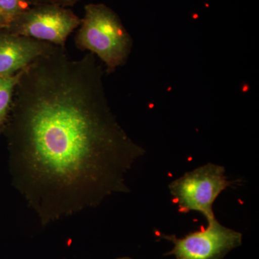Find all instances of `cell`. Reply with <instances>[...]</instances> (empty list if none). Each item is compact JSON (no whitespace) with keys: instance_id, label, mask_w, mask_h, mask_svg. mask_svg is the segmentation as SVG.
Segmentation results:
<instances>
[{"instance_id":"1","label":"cell","mask_w":259,"mask_h":259,"mask_svg":"<svg viewBox=\"0 0 259 259\" xmlns=\"http://www.w3.org/2000/svg\"><path fill=\"white\" fill-rule=\"evenodd\" d=\"M104 70L91 53L57 47L24 69L10 108L17 186L42 225L128 192L126 178L146 151L109 105Z\"/></svg>"},{"instance_id":"2","label":"cell","mask_w":259,"mask_h":259,"mask_svg":"<svg viewBox=\"0 0 259 259\" xmlns=\"http://www.w3.org/2000/svg\"><path fill=\"white\" fill-rule=\"evenodd\" d=\"M75 37L76 47L88 51L105 64L109 74L124 66L134 40L118 15L104 4H89Z\"/></svg>"},{"instance_id":"3","label":"cell","mask_w":259,"mask_h":259,"mask_svg":"<svg viewBox=\"0 0 259 259\" xmlns=\"http://www.w3.org/2000/svg\"><path fill=\"white\" fill-rule=\"evenodd\" d=\"M233 184L224 167L208 163L174 180L168 189L181 212H199L208 221L215 218L213 204Z\"/></svg>"},{"instance_id":"4","label":"cell","mask_w":259,"mask_h":259,"mask_svg":"<svg viewBox=\"0 0 259 259\" xmlns=\"http://www.w3.org/2000/svg\"><path fill=\"white\" fill-rule=\"evenodd\" d=\"M81 20L69 8L55 5H34L19 15L5 30L65 48L68 37L79 26Z\"/></svg>"},{"instance_id":"5","label":"cell","mask_w":259,"mask_h":259,"mask_svg":"<svg viewBox=\"0 0 259 259\" xmlns=\"http://www.w3.org/2000/svg\"><path fill=\"white\" fill-rule=\"evenodd\" d=\"M207 222L206 228L182 238L161 235L160 238L174 245L166 255H174L176 259H223L241 245L243 236L240 232L223 226L216 217Z\"/></svg>"},{"instance_id":"6","label":"cell","mask_w":259,"mask_h":259,"mask_svg":"<svg viewBox=\"0 0 259 259\" xmlns=\"http://www.w3.org/2000/svg\"><path fill=\"white\" fill-rule=\"evenodd\" d=\"M56 47L48 42L3 30L0 32V76L18 74Z\"/></svg>"},{"instance_id":"7","label":"cell","mask_w":259,"mask_h":259,"mask_svg":"<svg viewBox=\"0 0 259 259\" xmlns=\"http://www.w3.org/2000/svg\"><path fill=\"white\" fill-rule=\"evenodd\" d=\"M23 71L10 76H0V125L8 118L15 88Z\"/></svg>"},{"instance_id":"8","label":"cell","mask_w":259,"mask_h":259,"mask_svg":"<svg viewBox=\"0 0 259 259\" xmlns=\"http://www.w3.org/2000/svg\"><path fill=\"white\" fill-rule=\"evenodd\" d=\"M26 0H0V15L9 24L25 10L30 8Z\"/></svg>"},{"instance_id":"9","label":"cell","mask_w":259,"mask_h":259,"mask_svg":"<svg viewBox=\"0 0 259 259\" xmlns=\"http://www.w3.org/2000/svg\"><path fill=\"white\" fill-rule=\"evenodd\" d=\"M30 5H55L59 6L66 7L74 6L79 0H26Z\"/></svg>"},{"instance_id":"10","label":"cell","mask_w":259,"mask_h":259,"mask_svg":"<svg viewBox=\"0 0 259 259\" xmlns=\"http://www.w3.org/2000/svg\"><path fill=\"white\" fill-rule=\"evenodd\" d=\"M7 28H8V23L5 21V19L0 15V32L5 30Z\"/></svg>"},{"instance_id":"11","label":"cell","mask_w":259,"mask_h":259,"mask_svg":"<svg viewBox=\"0 0 259 259\" xmlns=\"http://www.w3.org/2000/svg\"><path fill=\"white\" fill-rule=\"evenodd\" d=\"M117 259H133L131 258H129V257H122V258H117Z\"/></svg>"},{"instance_id":"12","label":"cell","mask_w":259,"mask_h":259,"mask_svg":"<svg viewBox=\"0 0 259 259\" xmlns=\"http://www.w3.org/2000/svg\"><path fill=\"white\" fill-rule=\"evenodd\" d=\"M0 126H1V125H0Z\"/></svg>"}]
</instances>
